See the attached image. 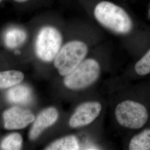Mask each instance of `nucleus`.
Returning <instances> with one entry per match:
<instances>
[{
	"label": "nucleus",
	"instance_id": "13",
	"mask_svg": "<svg viewBox=\"0 0 150 150\" xmlns=\"http://www.w3.org/2000/svg\"><path fill=\"white\" fill-rule=\"evenodd\" d=\"M129 147L131 150H150V129L134 136L129 142Z\"/></svg>",
	"mask_w": 150,
	"mask_h": 150
},
{
	"label": "nucleus",
	"instance_id": "1",
	"mask_svg": "<svg viewBox=\"0 0 150 150\" xmlns=\"http://www.w3.org/2000/svg\"><path fill=\"white\" fill-rule=\"evenodd\" d=\"M59 15L54 11H45L31 20L35 28L33 50L38 58L44 62L54 60L64 43L60 26L64 22Z\"/></svg>",
	"mask_w": 150,
	"mask_h": 150
},
{
	"label": "nucleus",
	"instance_id": "11",
	"mask_svg": "<svg viewBox=\"0 0 150 150\" xmlns=\"http://www.w3.org/2000/svg\"><path fill=\"white\" fill-rule=\"evenodd\" d=\"M79 144L75 136H67L54 141L45 149L47 150H76L79 149Z\"/></svg>",
	"mask_w": 150,
	"mask_h": 150
},
{
	"label": "nucleus",
	"instance_id": "8",
	"mask_svg": "<svg viewBox=\"0 0 150 150\" xmlns=\"http://www.w3.org/2000/svg\"><path fill=\"white\" fill-rule=\"evenodd\" d=\"M59 112L54 107H49L40 113L34 121L29 133L31 140L38 139L43 131L53 125L59 118Z\"/></svg>",
	"mask_w": 150,
	"mask_h": 150
},
{
	"label": "nucleus",
	"instance_id": "6",
	"mask_svg": "<svg viewBox=\"0 0 150 150\" xmlns=\"http://www.w3.org/2000/svg\"><path fill=\"white\" fill-rule=\"evenodd\" d=\"M102 110L100 102L88 101L82 103L76 108L69 120L71 128H79L90 125L96 119Z\"/></svg>",
	"mask_w": 150,
	"mask_h": 150
},
{
	"label": "nucleus",
	"instance_id": "2",
	"mask_svg": "<svg viewBox=\"0 0 150 150\" xmlns=\"http://www.w3.org/2000/svg\"><path fill=\"white\" fill-rule=\"evenodd\" d=\"M88 51L87 43L81 39H72L63 43L54 59L59 75L66 76L73 71L85 59Z\"/></svg>",
	"mask_w": 150,
	"mask_h": 150
},
{
	"label": "nucleus",
	"instance_id": "14",
	"mask_svg": "<svg viewBox=\"0 0 150 150\" xmlns=\"http://www.w3.org/2000/svg\"><path fill=\"white\" fill-rule=\"evenodd\" d=\"M22 138L17 133H13L6 136L2 140L1 147L2 150H20L22 147Z\"/></svg>",
	"mask_w": 150,
	"mask_h": 150
},
{
	"label": "nucleus",
	"instance_id": "5",
	"mask_svg": "<svg viewBox=\"0 0 150 150\" xmlns=\"http://www.w3.org/2000/svg\"><path fill=\"white\" fill-rule=\"evenodd\" d=\"M29 28L21 23H8L1 32L0 42L2 45L7 50L13 51L15 54H21V48L25 46L29 41Z\"/></svg>",
	"mask_w": 150,
	"mask_h": 150
},
{
	"label": "nucleus",
	"instance_id": "3",
	"mask_svg": "<svg viewBox=\"0 0 150 150\" xmlns=\"http://www.w3.org/2000/svg\"><path fill=\"white\" fill-rule=\"evenodd\" d=\"M99 63L93 59H84L75 70L66 75L64 80V86L72 90H80L91 86L100 75Z\"/></svg>",
	"mask_w": 150,
	"mask_h": 150
},
{
	"label": "nucleus",
	"instance_id": "15",
	"mask_svg": "<svg viewBox=\"0 0 150 150\" xmlns=\"http://www.w3.org/2000/svg\"><path fill=\"white\" fill-rule=\"evenodd\" d=\"M136 72L140 76L150 74V48L134 66Z\"/></svg>",
	"mask_w": 150,
	"mask_h": 150
},
{
	"label": "nucleus",
	"instance_id": "7",
	"mask_svg": "<svg viewBox=\"0 0 150 150\" xmlns=\"http://www.w3.org/2000/svg\"><path fill=\"white\" fill-rule=\"evenodd\" d=\"M3 118L4 127L7 129H24L35 120V116L30 110L18 107L6 110Z\"/></svg>",
	"mask_w": 150,
	"mask_h": 150
},
{
	"label": "nucleus",
	"instance_id": "17",
	"mask_svg": "<svg viewBox=\"0 0 150 150\" xmlns=\"http://www.w3.org/2000/svg\"><path fill=\"white\" fill-rule=\"evenodd\" d=\"M62 1H71V0H62Z\"/></svg>",
	"mask_w": 150,
	"mask_h": 150
},
{
	"label": "nucleus",
	"instance_id": "4",
	"mask_svg": "<svg viewBox=\"0 0 150 150\" xmlns=\"http://www.w3.org/2000/svg\"><path fill=\"white\" fill-rule=\"evenodd\" d=\"M115 115L121 126L129 129H141L149 118V113L145 106L132 100H125L118 103Z\"/></svg>",
	"mask_w": 150,
	"mask_h": 150
},
{
	"label": "nucleus",
	"instance_id": "16",
	"mask_svg": "<svg viewBox=\"0 0 150 150\" xmlns=\"http://www.w3.org/2000/svg\"><path fill=\"white\" fill-rule=\"evenodd\" d=\"M6 1H7V0H0V8L1 7L2 5Z\"/></svg>",
	"mask_w": 150,
	"mask_h": 150
},
{
	"label": "nucleus",
	"instance_id": "12",
	"mask_svg": "<svg viewBox=\"0 0 150 150\" xmlns=\"http://www.w3.org/2000/svg\"><path fill=\"white\" fill-rule=\"evenodd\" d=\"M24 79L23 73L18 71L0 72V88H6L19 84Z\"/></svg>",
	"mask_w": 150,
	"mask_h": 150
},
{
	"label": "nucleus",
	"instance_id": "10",
	"mask_svg": "<svg viewBox=\"0 0 150 150\" xmlns=\"http://www.w3.org/2000/svg\"><path fill=\"white\" fill-rule=\"evenodd\" d=\"M8 100L13 103L26 105L31 101L32 92L29 87L26 85L13 86L7 92Z\"/></svg>",
	"mask_w": 150,
	"mask_h": 150
},
{
	"label": "nucleus",
	"instance_id": "9",
	"mask_svg": "<svg viewBox=\"0 0 150 150\" xmlns=\"http://www.w3.org/2000/svg\"><path fill=\"white\" fill-rule=\"evenodd\" d=\"M55 0H7L17 12L28 13L37 11L52 4Z\"/></svg>",
	"mask_w": 150,
	"mask_h": 150
}]
</instances>
